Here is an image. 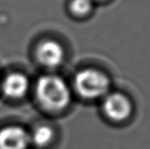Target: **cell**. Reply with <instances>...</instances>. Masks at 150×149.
<instances>
[{"mask_svg":"<svg viewBox=\"0 0 150 149\" xmlns=\"http://www.w3.org/2000/svg\"><path fill=\"white\" fill-rule=\"evenodd\" d=\"M36 97L42 107L51 111H60L70 105L72 93L69 85L62 77L47 74L37 81Z\"/></svg>","mask_w":150,"mask_h":149,"instance_id":"6da1fadb","label":"cell"},{"mask_svg":"<svg viewBox=\"0 0 150 149\" xmlns=\"http://www.w3.org/2000/svg\"><path fill=\"white\" fill-rule=\"evenodd\" d=\"M75 91L86 100L104 98L110 92L111 81L108 74L94 68L78 70L73 79Z\"/></svg>","mask_w":150,"mask_h":149,"instance_id":"7a4b0ae2","label":"cell"},{"mask_svg":"<svg viewBox=\"0 0 150 149\" xmlns=\"http://www.w3.org/2000/svg\"><path fill=\"white\" fill-rule=\"evenodd\" d=\"M102 109L105 117L114 123H123L133 112V105L129 98L121 92H109L103 98Z\"/></svg>","mask_w":150,"mask_h":149,"instance_id":"3957f363","label":"cell"},{"mask_svg":"<svg viewBox=\"0 0 150 149\" xmlns=\"http://www.w3.org/2000/svg\"><path fill=\"white\" fill-rule=\"evenodd\" d=\"M36 57L39 63L48 68H56L65 60V49L59 42L45 40L38 45Z\"/></svg>","mask_w":150,"mask_h":149,"instance_id":"277c9868","label":"cell"},{"mask_svg":"<svg viewBox=\"0 0 150 149\" xmlns=\"http://www.w3.org/2000/svg\"><path fill=\"white\" fill-rule=\"evenodd\" d=\"M30 132L19 125H9L0 129V149H29Z\"/></svg>","mask_w":150,"mask_h":149,"instance_id":"5b68a950","label":"cell"},{"mask_svg":"<svg viewBox=\"0 0 150 149\" xmlns=\"http://www.w3.org/2000/svg\"><path fill=\"white\" fill-rule=\"evenodd\" d=\"M30 87V82L25 74L14 72L11 73L3 80L2 92L10 99H20L24 97Z\"/></svg>","mask_w":150,"mask_h":149,"instance_id":"8992f818","label":"cell"},{"mask_svg":"<svg viewBox=\"0 0 150 149\" xmlns=\"http://www.w3.org/2000/svg\"><path fill=\"white\" fill-rule=\"evenodd\" d=\"M30 145L43 149L48 147L53 142L54 130L49 125L41 124L36 126L31 132H30Z\"/></svg>","mask_w":150,"mask_h":149,"instance_id":"52a82bcc","label":"cell"},{"mask_svg":"<svg viewBox=\"0 0 150 149\" xmlns=\"http://www.w3.org/2000/svg\"><path fill=\"white\" fill-rule=\"evenodd\" d=\"M94 9V0H71L69 2V11L77 17H85Z\"/></svg>","mask_w":150,"mask_h":149,"instance_id":"ba28073f","label":"cell"},{"mask_svg":"<svg viewBox=\"0 0 150 149\" xmlns=\"http://www.w3.org/2000/svg\"><path fill=\"white\" fill-rule=\"evenodd\" d=\"M94 1H95V0H94Z\"/></svg>","mask_w":150,"mask_h":149,"instance_id":"9c48e42d","label":"cell"}]
</instances>
